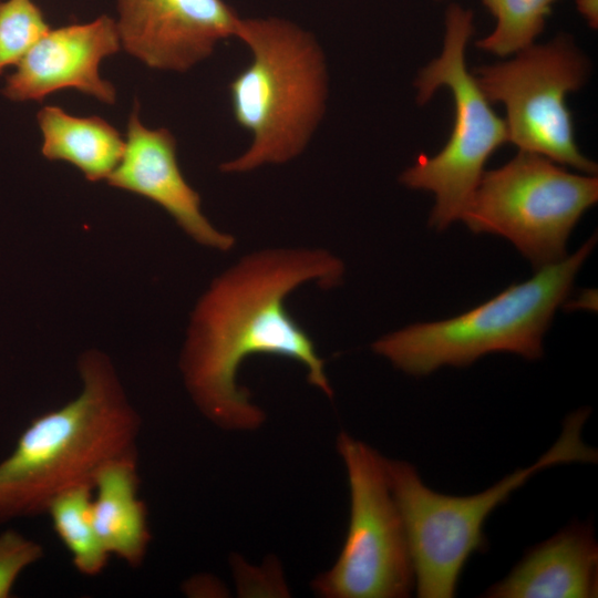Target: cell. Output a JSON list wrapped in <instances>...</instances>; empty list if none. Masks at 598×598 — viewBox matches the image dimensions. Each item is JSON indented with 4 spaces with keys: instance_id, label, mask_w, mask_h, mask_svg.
I'll list each match as a JSON object with an SVG mask.
<instances>
[{
    "instance_id": "obj_1",
    "label": "cell",
    "mask_w": 598,
    "mask_h": 598,
    "mask_svg": "<svg viewBox=\"0 0 598 598\" xmlns=\"http://www.w3.org/2000/svg\"><path fill=\"white\" fill-rule=\"evenodd\" d=\"M340 258L321 248H268L244 256L217 277L194 309L179 367L197 409L216 426L251 431L265 412L238 384L243 361L254 354L302 364L310 384L333 391L309 334L285 307L299 286L331 288L342 281Z\"/></svg>"
},
{
    "instance_id": "obj_2",
    "label": "cell",
    "mask_w": 598,
    "mask_h": 598,
    "mask_svg": "<svg viewBox=\"0 0 598 598\" xmlns=\"http://www.w3.org/2000/svg\"><path fill=\"white\" fill-rule=\"evenodd\" d=\"M80 393L34 417L0 462V525L45 514L62 492L92 484L109 462L137 453L141 417L110 359L84 352Z\"/></svg>"
},
{
    "instance_id": "obj_3",
    "label": "cell",
    "mask_w": 598,
    "mask_h": 598,
    "mask_svg": "<svg viewBox=\"0 0 598 598\" xmlns=\"http://www.w3.org/2000/svg\"><path fill=\"white\" fill-rule=\"evenodd\" d=\"M236 38L250 49L251 62L230 82V103L251 143L219 166L224 173L250 172L300 155L328 95L324 56L308 31L276 17L240 19Z\"/></svg>"
},
{
    "instance_id": "obj_4",
    "label": "cell",
    "mask_w": 598,
    "mask_h": 598,
    "mask_svg": "<svg viewBox=\"0 0 598 598\" xmlns=\"http://www.w3.org/2000/svg\"><path fill=\"white\" fill-rule=\"evenodd\" d=\"M589 412L580 409L569 414L558 440L533 465L475 495L434 492L412 464L384 458L388 482L406 533L419 597H454L465 563L473 553L486 548V518L534 474L557 464L597 461V451L581 437Z\"/></svg>"
},
{
    "instance_id": "obj_5",
    "label": "cell",
    "mask_w": 598,
    "mask_h": 598,
    "mask_svg": "<svg viewBox=\"0 0 598 598\" xmlns=\"http://www.w3.org/2000/svg\"><path fill=\"white\" fill-rule=\"evenodd\" d=\"M595 244L596 237H590L571 256L538 268L530 279L460 316L385 334L372 350L412 375H426L443 365H468L492 352L539 359L544 334Z\"/></svg>"
},
{
    "instance_id": "obj_6",
    "label": "cell",
    "mask_w": 598,
    "mask_h": 598,
    "mask_svg": "<svg viewBox=\"0 0 598 598\" xmlns=\"http://www.w3.org/2000/svg\"><path fill=\"white\" fill-rule=\"evenodd\" d=\"M441 54L416 79V101L424 104L442 86L454 101L453 130L434 156L421 155L405 169L400 182L413 189L433 193L435 205L430 224L445 229L461 219L489 156L508 142L505 121L492 109L465 62V49L474 32L473 12L451 4L445 12Z\"/></svg>"
},
{
    "instance_id": "obj_7",
    "label": "cell",
    "mask_w": 598,
    "mask_h": 598,
    "mask_svg": "<svg viewBox=\"0 0 598 598\" xmlns=\"http://www.w3.org/2000/svg\"><path fill=\"white\" fill-rule=\"evenodd\" d=\"M597 199L596 176L519 151L505 165L484 171L461 219L474 233L507 238L538 269L566 257L573 228Z\"/></svg>"
},
{
    "instance_id": "obj_8",
    "label": "cell",
    "mask_w": 598,
    "mask_h": 598,
    "mask_svg": "<svg viewBox=\"0 0 598 598\" xmlns=\"http://www.w3.org/2000/svg\"><path fill=\"white\" fill-rule=\"evenodd\" d=\"M350 489L346 542L334 565L311 584L324 598H402L414 587L403 519L384 458L347 432L337 440Z\"/></svg>"
},
{
    "instance_id": "obj_9",
    "label": "cell",
    "mask_w": 598,
    "mask_h": 598,
    "mask_svg": "<svg viewBox=\"0 0 598 598\" xmlns=\"http://www.w3.org/2000/svg\"><path fill=\"white\" fill-rule=\"evenodd\" d=\"M589 65L567 35L532 44L515 58L474 69L482 92L506 111L508 142L563 166L594 175L597 164L575 141L566 97L585 84Z\"/></svg>"
},
{
    "instance_id": "obj_10",
    "label": "cell",
    "mask_w": 598,
    "mask_h": 598,
    "mask_svg": "<svg viewBox=\"0 0 598 598\" xmlns=\"http://www.w3.org/2000/svg\"><path fill=\"white\" fill-rule=\"evenodd\" d=\"M121 47L146 66L186 72L236 37L240 19L225 0H116Z\"/></svg>"
},
{
    "instance_id": "obj_11",
    "label": "cell",
    "mask_w": 598,
    "mask_h": 598,
    "mask_svg": "<svg viewBox=\"0 0 598 598\" xmlns=\"http://www.w3.org/2000/svg\"><path fill=\"white\" fill-rule=\"evenodd\" d=\"M121 49L115 20L106 14L85 23L50 28L7 78L2 94L13 102H41L59 90L75 89L114 104L116 90L102 79L99 66Z\"/></svg>"
},
{
    "instance_id": "obj_12",
    "label": "cell",
    "mask_w": 598,
    "mask_h": 598,
    "mask_svg": "<svg viewBox=\"0 0 598 598\" xmlns=\"http://www.w3.org/2000/svg\"><path fill=\"white\" fill-rule=\"evenodd\" d=\"M138 106L135 103L128 116L125 151L107 183L159 205L198 244L220 251L230 250L235 245L234 236L209 223L202 212L198 193L181 172L174 135L165 127L143 125Z\"/></svg>"
},
{
    "instance_id": "obj_13",
    "label": "cell",
    "mask_w": 598,
    "mask_h": 598,
    "mask_svg": "<svg viewBox=\"0 0 598 598\" xmlns=\"http://www.w3.org/2000/svg\"><path fill=\"white\" fill-rule=\"evenodd\" d=\"M598 594V545L591 524L573 523L529 549L488 598H592Z\"/></svg>"
},
{
    "instance_id": "obj_14",
    "label": "cell",
    "mask_w": 598,
    "mask_h": 598,
    "mask_svg": "<svg viewBox=\"0 0 598 598\" xmlns=\"http://www.w3.org/2000/svg\"><path fill=\"white\" fill-rule=\"evenodd\" d=\"M138 491L137 454L106 463L93 481L96 532L107 553L132 568L143 564L152 540L147 506Z\"/></svg>"
},
{
    "instance_id": "obj_15",
    "label": "cell",
    "mask_w": 598,
    "mask_h": 598,
    "mask_svg": "<svg viewBox=\"0 0 598 598\" xmlns=\"http://www.w3.org/2000/svg\"><path fill=\"white\" fill-rule=\"evenodd\" d=\"M37 121L43 136L42 155L72 164L90 182L107 179L124 154L125 140L100 116H74L47 105Z\"/></svg>"
},
{
    "instance_id": "obj_16",
    "label": "cell",
    "mask_w": 598,
    "mask_h": 598,
    "mask_svg": "<svg viewBox=\"0 0 598 598\" xmlns=\"http://www.w3.org/2000/svg\"><path fill=\"white\" fill-rule=\"evenodd\" d=\"M92 498V484L78 485L55 496L45 511L74 568L86 577L101 575L111 556L93 523Z\"/></svg>"
},
{
    "instance_id": "obj_17",
    "label": "cell",
    "mask_w": 598,
    "mask_h": 598,
    "mask_svg": "<svg viewBox=\"0 0 598 598\" xmlns=\"http://www.w3.org/2000/svg\"><path fill=\"white\" fill-rule=\"evenodd\" d=\"M557 0H483L495 18L493 31L476 42L498 56L515 54L534 44Z\"/></svg>"
},
{
    "instance_id": "obj_18",
    "label": "cell",
    "mask_w": 598,
    "mask_h": 598,
    "mask_svg": "<svg viewBox=\"0 0 598 598\" xmlns=\"http://www.w3.org/2000/svg\"><path fill=\"white\" fill-rule=\"evenodd\" d=\"M49 30L42 10L33 0L0 1V74L7 66L17 65Z\"/></svg>"
},
{
    "instance_id": "obj_19",
    "label": "cell",
    "mask_w": 598,
    "mask_h": 598,
    "mask_svg": "<svg viewBox=\"0 0 598 598\" xmlns=\"http://www.w3.org/2000/svg\"><path fill=\"white\" fill-rule=\"evenodd\" d=\"M44 556L43 546L9 528L0 534V598L11 597L20 574Z\"/></svg>"
},
{
    "instance_id": "obj_20",
    "label": "cell",
    "mask_w": 598,
    "mask_h": 598,
    "mask_svg": "<svg viewBox=\"0 0 598 598\" xmlns=\"http://www.w3.org/2000/svg\"><path fill=\"white\" fill-rule=\"evenodd\" d=\"M576 8L590 28L598 27V0H576Z\"/></svg>"
}]
</instances>
